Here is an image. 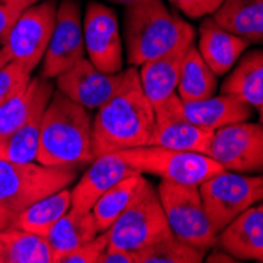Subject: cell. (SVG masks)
<instances>
[{"instance_id": "cell-1", "label": "cell", "mask_w": 263, "mask_h": 263, "mask_svg": "<svg viewBox=\"0 0 263 263\" xmlns=\"http://www.w3.org/2000/svg\"><path fill=\"white\" fill-rule=\"evenodd\" d=\"M155 120V109L140 87L139 68L129 66L125 85L93 118L95 158L148 145Z\"/></svg>"}, {"instance_id": "cell-2", "label": "cell", "mask_w": 263, "mask_h": 263, "mask_svg": "<svg viewBox=\"0 0 263 263\" xmlns=\"http://www.w3.org/2000/svg\"><path fill=\"white\" fill-rule=\"evenodd\" d=\"M93 159V120L88 110L54 90L43 115L36 161L79 167Z\"/></svg>"}, {"instance_id": "cell-3", "label": "cell", "mask_w": 263, "mask_h": 263, "mask_svg": "<svg viewBox=\"0 0 263 263\" xmlns=\"http://www.w3.org/2000/svg\"><path fill=\"white\" fill-rule=\"evenodd\" d=\"M194 27L162 0H142L125 10L128 63L140 66L194 43Z\"/></svg>"}, {"instance_id": "cell-4", "label": "cell", "mask_w": 263, "mask_h": 263, "mask_svg": "<svg viewBox=\"0 0 263 263\" xmlns=\"http://www.w3.org/2000/svg\"><path fill=\"white\" fill-rule=\"evenodd\" d=\"M76 180V167L0 159V206L16 216L36 200L69 187Z\"/></svg>"}, {"instance_id": "cell-5", "label": "cell", "mask_w": 263, "mask_h": 263, "mask_svg": "<svg viewBox=\"0 0 263 263\" xmlns=\"http://www.w3.org/2000/svg\"><path fill=\"white\" fill-rule=\"evenodd\" d=\"M118 153L140 174H152L162 181L184 186H200L210 177L226 171L208 155L196 152L145 145Z\"/></svg>"}, {"instance_id": "cell-6", "label": "cell", "mask_w": 263, "mask_h": 263, "mask_svg": "<svg viewBox=\"0 0 263 263\" xmlns=\"http://www.w3.org/2000/svg\"><path fill=\"white\" fill-rule=\"evenodd\" d=\"M104 233L107 236V246L136 252L174 235L159 200L158 189L150 181Z\"/></svg>"}, {"instance_id": "cell-7", "label": "cell", "mask_w": 263, "mask_h": 263, "mask_svg": "<svg viewBox=\"0 0 263 263\" xmlns=\"http://www.w3.org/2000/svg\"><path fill=\"white\" fill-rule=\"evenodd\" d=\"M199 193L216 235L238 214L263 200V174L221 171L199 186Z\"/></svg>"}, {"instance_id": "cell-8", "label": "cell", "mask_w": 263, "mask_h": 263, "mask_svg": "<svg viewBox=\"0 0 263 263\" xmlns=\"http://www.w3.org/2000/svg\"><path fill=\"white\" fill-rule=\"evenodd\" d=\"M158 196L169 227L177 238L205 254L216 246L218 235L208 219L199 186H184L161 180Z\"/></svg>"}, {"instance_id": "cell-9", "label": "cell", "mask_w": 263, "mask_h": 263, "mask_svg": "<svg viewBox=\"0 0 263 263\" xmlns=\"http://www.w3.org/2000/svg\"><path fill=\"white\" fill-rule=\"evenodd\" d=\"M57 16V0L41 2L22 10L11 26L4 47L11 60L21 63L30 73L43 62L49 46Z\"/></svg>"}, {"instance_id": "cell-10", "label": "cell", "mask_w": 263, "mask_h": 263, "mask_svg": "<svg viewBox=\"0 0 263 263\" xmlns=\"http://www.w3.org/2000/svg\"><path fill=\"white\" fill-rule=\"evenodd\" d=\"M206 155L232 172H263V125L232 123L213 131Z\"/></svg>"}, {"instance_id": "cell-11", "label": "cell", "mask_w": 263, "mask_h": 263, "mask_svg": "<svg viewBox=\"0 0 263 263\" xmlns=\"http://www.w3.org/2000/svg\"><path fill=\"white\" fill-rule=\"evenodd\" d=\"M85 59L81 5L78 0H60L52 36L43 57L41 78L55 79Z\"/></svg>"}, {"instance_id": "cell-12", "label": "cell", "mask_w": 263, "mask_h": 263, "mask_svg": "<svg viewBox=\"0 0 263 263\" xmlns=\"http://www.w3.org/2000/svg\"><path fill=\"white\" fill-rule=\"evenodd\" d=\"M82 27L88 60L104 73L122 71L123 41L115 11L101 2H90L82 17Z\"/></svg>"}, {"instance_id": "cell-13", "label": "cell", "mask_w": 263, "mask_h": 263, "mask_svg": "<svg viewBox=\"0 0 263 263\" xmlns=\"http://www.w3.org/2000/svg\"><path fill=\"white\" fill-rule=\"evenodd\" d=\"M128 78V68L118 73H104L88 59H82L74 66L57 76V90L85 107L87 110L100 109L120 90Z\"/></svg>"}, {"instance_id": "cell-14", "label": "cell", "mask_w": 263, "mask_h": 263, "mask_svg": "<svg viewBox=\"0 0 263 263\" xmlns=\"http://www.w3.org/2000/svg\"><path fill=\"white\" fill-rule=\"evenodd\" d=\"M181 104L183 101L175 93L162 106L155 109L156 120L148 145L206 155L213 131L191 123L183 115Z\"/></svg>"}, {"instance_id": "cell-15", "label": "cell", "mask_w": 263, "mask_h": 263, "mask_svg": "<svg viewBox=\"0 0 263 263\" xmlns=\"http://www.w3.org/2000/svg\"><path fill=\"white\" fill-rule=\"evenodd\" d=\"M140 174L131 167L120 153H107L95 158L85 174L71 189V210L87 214L109 187L123 178Z\"/></svg>"}, {"instance_id": "cell-16", "label": "cell", "mask_w": 263, "mask_h": 263, "mask_svg": "<svg viewBox=\"0 0 263 263\" xmlns=\"http://www.w3.org/2000/svg\"><path fill=\"white\" fill-rule=\"evenodd\" d=\"M221 249L236 260H255L263 255V200L249 206L218 233Z\"/></svg>"}, {"instance_id": "cell-17", "label": "cell", "mask_w": 263, "mask_h": 263, "mask_svg": "<svg viewBox=\"0 0 263 263\" xmlns=\"http://www.w3.org/2000/svg\"><path fill=\"white\" fill-rule=\"evenodd\" d=\"M199 33L200 38L197 49L216 76H224L232 71L238 59L251 46L245 38L219 26L211 16L203 19Z\"/></svg>"}, {"instance_id": "cell-18", "label": "cell", "mask_w": 263, "mask_h": 263, "mask_svg": "<svg viewBox=\"0 0 263 263\" xmlns=\"http://www.w3.org/2000/svg\"><path fill=\"white\" fill-rule=\"evenodd\" d=\"M183 115L191 123L214 131L218 128L248 122L252 117V107L232 95H219L197 101H186L181 104Z\"/></svg>"}, {"instance_id": "cell-19", "label": "cell", "mask_w": 263, "mask_h": 263, "mask_svg": "<svg viewBox=\"0 0 263 263\" xmlns=\"http://www.w3.org/2000/svg\"><path fill=\"white\" fill-rule=\"evenodd\" d=\"M55 87L49 81L44 87L40 100L29 115L14 133L0 139V159H7L13 162H32L36 161L38 147H40V134H41V123L44 110L49 104Z\"/></svg>"}, {"instance_id": "cell-20", "label": "cell", "mask_w": 263, "mask_h": 263, "mask_svg": "<svg viewBox=\"0 0 263 263\" xmlns=\"http://www.w3.org/2000/svg\"><path fill=\"white\" fill-rule=\"evenodd\" d=\"M194 44V43H193ZM189 47V46H187ZM187 47H180L162 57L145 62L140 65L139 79L145 97L152 103L153 109L162 106L167 100L177 93L180 79V69Z\"/></svg>"}, {"instance_id": "cell-21", "label": "cell", "mask_w": 263, "mask_h": 263, "mask_svg": "<svg viewBox=\"0 0 263 263\" xmlns=\"http://www.w3.org/2000/svg\"><path fill=\"white\" fill-rule=\"evenodd\" d=\"M240 59L226 78L221 93L232 95L260 114L263 112V49L249 51Z\"/></svg>"}, {"instance_id": "cell-22", "label": "cell", "mask_w": 263, "mask_h": 263, "mask_svg": "<svg viewBox=\"0 0 263 263\" xmlns=\"http://www.w3.org/2000/svg\"><path fill=\"white\" fill-rule=\"evenodd\" d=\"M211 17L249 44L263 46V0H224Z\"/></svg>"}, {"instance_id": "cell-23", "label": "cell", "mask_w": 263, "mask_h": 263, "mask_svg": "<svg viewBox=\"0 0 263 263\" xmlns=\"http://www.w3.org/2000/svg\"><path fill=\"white\" fill-rule=\"evenodd\" d=\"M101 232L97 227L91 211L79 214L69 208V211L63 214L46 235V240L52 251V263H59L63 255L93 240Z\"/></svg>"}, {"instance_id": "cell-24", "label": "cell", "mask_w": 263, "mask_h": 263, "mask_svg": "<svg viewBox=\"0 0 263 263\" xmlns=\"http://www.w3.org/2000/svg\"><path fill=\"white\" fill-rule=\"evenodd\" d=\"M0 263H52V251L44 236L10 226L0 230Z\"/></svg>"}, {"instance_id": "cell-25", "label": "cell", "mask_w": 263, "mask_h": 263, "mask_svg": "<svg viewBox=\"0 0 263 263\" xmlns=\"http://www.w3.org/2000/svg\"><path fill=\"white\" fill-rule=\"evenodd\" d=\"M71 208V189L65 187L57 193L46 196L26 210L17 213L13 219V227L27 230L46 238L54 224Z\"/></svg>"}, {"instance_id": "cell-26", "label": "cell", "mask_w": 263, "mask_h": 263, "mask_svg": "<svg viewBox=\"0 0 263 263\" xmlns=\"http://www.w3.org/2000/svg\"><path fill=\"white\" fill-rule=\"evenodd\" d=\"M218 88V78L206 62L202 59L199 49L191 44L183 57L180 79L177 85L178 97L183 103L205 100L214 95Z\"/></svg>"}, {"instance_id": "cell-27", "label": "cell", "mask_w": 263, "mask_h": 263, "mask_svg": "<svg viewBox=\"0 0 263 263\" xmlns=\"http://www.w3.org/2000/svg\"><path fill=\"white\" fill-rule=\"evenodd\" d=\"M147 183L148 180L143 178L142 174L131 175L115 183L95 202L91 214L101 233L106 232L115 222V219L131 205V202L140 194V191Z\"/></svg>"}, {"instance_id": "cell-28", "label": "cell", "mask_w": 263, "mask_h": 263, "mask_svg": "<svg viewBox=\"0 0 263 263\" xmlns=\"http://www.w3.org/2000/svg\"><path fill=\"white\" fill-rule=\"evenodd\" d=\"M49 81L51 79H43L41 76L32 78L26 88H22L8 101L0 104V139L14 133L27 120Z\"/></svg>"}, {"instance_id": "cell-29", "label": "cell", "mask_w": 263, "mask_h": 263, "mask_svg": "<svg viewBox=\"0 0 263 263\" xmlns=\"http://www.w3.org/2000/svg\"><path fill=\"white\" fill-rule=\"evenodd\" d=\"M205 252L175 235L139 251V263H202Z\"/></svg>"}, {"instance_id": "cell-30", "label": "cell", "mask_w": 263, "mask_h": 263, "mask_svg": "<svg viewBox=\"0 0 263 263\" xmlns=\"http://www.w3.org/2000/svg\"><path fill=\"white\" fill-rule=\"evenodd\" d=\"M32 79V73L21 63L10 60L0 68V104L8 101L22 88H26Z\"/></svg>"}, {"instance_id": "cell-31", "label": "cell", "mask_w": 263, "mask_h": 263, "mask_svg": "<svg viewBox=\"0 0 263 263\" xmlns=\"http://www.w3.org/2000/svg\"><path fill=\"white\" fill-rule=\"evenodd\" d=\"M107 246V236L106 233H100L93 240L81 245L79 248L73 249L63 255L59 263H98L100 255Z\"/></svg>"}, {"instance_id": "cell-32", "label": "cell", "mask_w": 263, "mask_h": 263, "mask_svg": "<svg viewBox=\"0 0 263 263\" xmlns=\"http://www.w3.org/2000/svg\"><path fill=\"white\" fill-rule=\"evenodd\" d=\"M167 2L191 19H202L216 13L224 0H167Z\"/></svg>"}, {"instance_id": "cell-33", "label": "cell", "mask_w": 263, "mask_h": 263, "mask_svg": "<svg viewBox=\"0 0 263 263\" xmlns=\"http://www.w3.org/2000/svg\"><path fill=\"white\" fill-rule=\"evenodd\" d=\"M98 263H139V252L115 246H106Z\"/></svg>"}, {"instance_id": "cell-34", "label": "cell", "mask_w": 263, "mask_h": 263, "mask_svg": "<svg viewBox=\"0 0 263 263\" xmlns=\"http://www.w3.org/2000/svg\"><path fill=\"white\" fill-rule=\"evenodd\" d=\"M19 14H21L19 8L5 2H0V47L5 44L8 32Z\"/></svg>"}, {"instance_id": "cell-35", "label": "cell", "mask_w": 263, "mask_h": 263, "mask_svg": "<svg viewBox=\"0 0 263 263\" xmlns=\"http://www.w3.org/2000/svg\"><path fill=\"white\" fill-rule=\"evenodd\" d=\"M13 219H14V214L11 211H8L7 208L0 206V230L10 227L13 224Z\"/></svg>"}, {"instance_id": "cell-36", "label": "cell", "mask_w": 263, "mask_h": 263, "mask_svg": "<svg viewBox=\"0 0 263 263\" xmlns=\"http://www.w3.org/2000/svg\"><path fill=\"white\" fill-rule=\"evenodd\" d=\"M0 2L10 4V5H13V7H16V8H19L22 11V10H26L30 5H35V4L41 2V0H0Z\"/></svg>"}, {"instance_id": "cell-37", "label": "cell", "mask_w": 263, "mask_h": 263, "mask_svg": "<svg viewBox=\"0 0 263 263\" xmlns=\"http://www.w3.org/2000/svg\"><path fill=\"white\" fill-rule=\"evenodd\" d=\"M10 60H11V57H10L8 51H7L5 47L2 46V47H0V68H2L4 65H7Z\"/></svg>"}, {"instance_id": "cell-38", "label": "cell", "mask_w": 263, "mask_h": 263, "mask_svg": "<svg viewBox=\"0 0 263 263\" xmlns=\"http://www.w3.org/2000/svg\"><path fill=\"white\" fill-rule=\"evenodd\" d=\"M112 4H117V5H123V7H129V5H134L137 2H142V0H109Z\"/></svg>"}, {"instance_id": "cell-39", "label": "cell", "mask_w": 263, "mask_h": 263, "mask_svg": "<svg viewBox=\"0 0 263 263\" xmlns=\"http://www.w3.org/2000/svg\"><path fill=\"white\" fill-rule=\"evenodd\" d=\"M258 122H260V123L263 125V112H260V120H258Z\"/></svg>"}, {"instance_id": "cell-40", "label": "cell", "mask_w": 263, "mask_h": 263, "mask_svg": "<svg viewBox=\"0 0 263 263\" xmlns=\"http://www.w3.org/2000/svg\"><path fill=\"white\" fill-rule=\"evenodd\" d=\"M258 263H263V255H261V257L258 258Z\"/></svg>"}]
</instances>
